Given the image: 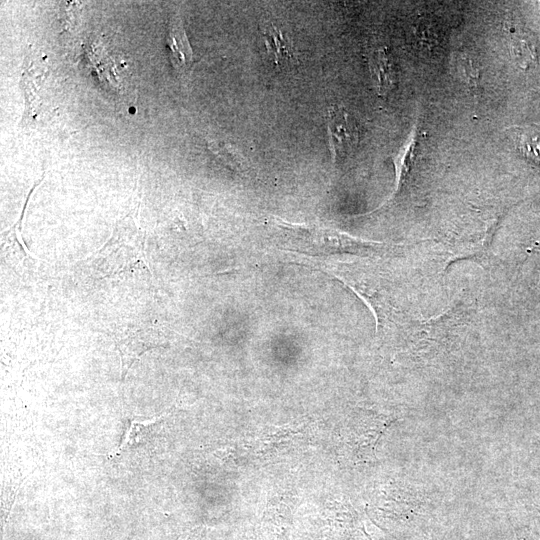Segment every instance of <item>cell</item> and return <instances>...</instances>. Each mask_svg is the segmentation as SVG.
Masks as SVG:
<instances>
[{
    "instance_id": "7a4b0ae2",
    "label": "cell",
    "mask_w": 540,
    "mask_h": 540,
    "mask_svg": "<svg viewBox=\"0 0 540 540\" xmlns=\"http://www.w3.org/2000/svg\"><path fill=\"white\" fill-rule=\"evenodd\" d=\"M140 261L146 263L144 235L133 217L126 216L117 223L111 238L98 251L94 264L104 271L105 276L123 272Z\"/></svg>"
},
{
    "instance_id": "ba28073f",
    "label": "cell",
    "mask_w": 540,
    "mask_h": 540,
    "mask_svg": "<svg viewBox=\"0 0 540 540\" xmlns=\"http://www.w3.org/2000/svg\"><path fill=\"white\" fill-rule=\"evenodd\" d=\"M371 67L380 91L390 89L393 84L394 74L392 63L385 51H377L374 54Z\"/></svg>"
},
{
    "instance_id": "6da1fadb",
    "label": "cell",
    "mask_w": 540,
    "mask_h": 540,
    "mask_svg": "<svg viewBox=\"0 0 540 540\" xmlns=\"http://www.w3.org/2000/svg\"><path fill=\"white\" fill-rule=\"evenodd\" d=\"M278 246L286 250L308 254H368L380 243L362 240L345 232L319 226L275 223Z\"/></svg>"
},
{
    "instance_id": "277c9868",
    "label": "cell",
    "mask_w": 540,
    "mask_h": 540,
    "mask_svg": "<svg viewBox=\"0 0 540 540\" xmlns=\"http://www.w3.org/2000/svg\"><path fill=\"white\" fill-rule=\"evenodd\" d=\"M328 131L335 158L351 155L358 146L359 130L355 119L341 106L328 109Z\"/></svg>"
},
{
    "instance_id": "3957f363",
    "label": "cell",
    "mask_w": 540,
    "mask_h": 540,
    "mask_svg": "<svg viewBox=\"0 0 540 540\" xmlns=\"http://www.w3.org/2000/svg\"><path fill=\"white\" fill-rule=\"evenodd\" d=\"M114 342L120 356L122 380L129 368L143 353L163 346L157 330L151 327L127 328L115 336Z\"/></svg>"
},
{
    "instance_id": "52a82bcc",
    "label": "cell",
    "mask_w": 540,
    "mask_h": 540,
    "mask_svg": "<svg viewBox=\"0 0 540 540\" xmlns=\"http://www.w3.org/2000/svg\"><path fill=\"white\" fill-rule=\"evenodd\" d=\"M264 39L267 50L278 66L286 67L293 64L295 60L293 48L280 30L274 26L266 28Z\"/></svg>"
},
{
    "instance_id": "8992f818",
    "label": "cell",
    "mask_w": 540,
    "mask_h": 540,
    "mask_svg": "<svg viewBox=\"0 0 540 540\" xmlns=\"http://www.w3.org/2000/svg\"><path fill=\"white\" fill-rule=\"evenodd\" d=\"M158 423L159 418L157 417L143 421L131 420L124 432L121 443L113 455L119 456L123 452L148 443L155 434Z\"/></svg>"
},
{
    "instance_id": "5b68a950",
    "label": "cell",
    "mask_w": 540,
    "mask_h": 540,
    "mask_svg": "<svg viewBox=\"0 0 540 540\" xmlns=\"http://www.w3.org/2000/svg\"><path fill=\"white\" fill-rule=\"evenodd\" d=\"M170 49V59L174 68H188L193 62V52L181 18L178 15L172 16L168 22V33L166 38Z\"/></svg>"
},
{
    "instance_id": "9c48e42d",
    "label": "cell",
    "mask_w": 540,
    "mask_h": 540,
    "mask_svg": "<svg viewBox=\"0 0 540 540\" xmlns=\"http://www.w3.org/2000/svg\"><path fill=\"white\" fill-rule=\"evenodd\" d=\"M516 139L517 146L522 153L535 161H540V132L520 130Z\"/></svg>"
}]
</instances>
